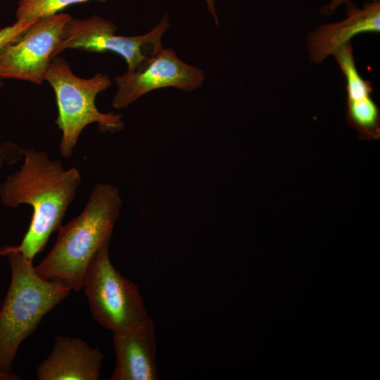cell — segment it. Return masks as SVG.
Returning <instances> with one entry per match:
<instances>
[{"instance_id":"cell-1","label":"cell","mask_w":380,"mask_h":380,"mask_svg":"<svg viewBox=\"0 0 380 380\" xmlns=\"http://www.w3.org/2000/svg\"><path fill=\"white\" fill-rule=\"evenodd\" d=\"M20 169L0 184V200L10 208L21 204L33 209L31 221L20 245L9 246L33 261L53 232L58 230L82 182L76 167L65 170L60 160L44 151L23 149Z\"/></svg>"},{"instance_id":"cell-2","label":"cell","mask_w":380,"mask_h":380,"mask_svg":"<svg viewBox=\"0 0 380 380\" xmlns=\"http://www.w3.org/2000/svg\"><path fill=\"white\" fill-rule=\"evenodd\" d=\"M122 200L118 188L97 184L82 212L65 226L44 260L34 266L36 273L47 281L60 282L80 291L89 265L106 241L120 217Z\"/></svg>"},{"instance_id":"cell-3","label":"cell","mask_w":380,"mask_h":380,"mask_svg":"<svg viewBox=\"0 0 380 380\" xmlns=\"http://www.w3.org/2000/svg\"><path fill=\"white\" fill-rule=\"evenodd\" d=\"M0 255L7 257L11 272L0 308V370L13 373L21 343L72 290L60 282L40 277L32 260L8 246L0 248Z\"/></svg>"},{"instance_id":"cell-4","label":"cell","mask_w":380,"mask_h":380,"mask_svg":"<svg viewBox=\"0 0 380 380\" xmlns=\"http://www.w3.org/2000/svg\"><path fill=\"white\" fill-rule=\"evenodd\" d=\"M45 80L56 96V124L62 132L58 148L63 157L72 156L81 132L91 123H96L103 133H114L123 129L125 123L121 115L101 113L95 104L96 96L112 84L107 75L98 72L89 79L80 78L72 72L65 59L56 56L51 61Z\"/></svg>"},{"instance_id":"cell-5","label":"cell","mask_w":380,"mask_h":380,"mask_svg":"<svg viewBox=\"0 0 380 380\" xmlns=\"http://www.w3.org/2000/svg\"><path fill=\"white\" fill-rule=\"evenodd\" d=\"M110 241L99 249L83 288L94 319L113 333L141 328L150 319L137 286L121 274L109 256Z\"/></svg>"},{"instance_id":"cell-6","label":"cell","mask_w":380,"mask_h":380,"mask_svg":"<svg viewBox=\"0 0 380 380\" xmlns=\"http://www.w3.org/2000/svg\"><path fill=\"white\" fill-rule=\"evenodd\" d=\"M169 27L168 15L165 14L147 33L125 37L115 34L116 25L98 15L86 19H77L70 15L53 58L67 49L93 52L111 51L124 58L127 71H134L151 56L144 52L145 48L155 51L163 47L161 39Z\"/></svg>"},{"instance_id":"cell-7","label":"cell","mask_w":380,"mask_h":380,"mask_svg":"<svg viewBox=\"0 0 380 380\" xmlns=\"http://www.w3.org/2000/svg\"><path fill=\"white\" fill-rule=\"evenodd\" d=\"M70 15L56 13L39 18L15 42L0 49V79L40 85Z\"/></svg>"},{"instance_id":"cell-8","label":"cell","mask_w":380,"mask_h":380,"mask_svg":"<svg viewBox=\"0 0 380 380\" xmlns=\"http://www.w3.org/2000/svg\"><path fill=\"white\" fill-rule=\"evenodd\" d=\"M205 77L203 70L182 61L172 48L161 47L137 70L115 77L118 90L111 105L116 109L127 108L142 96L160 88L191 91L201 87Z\"/></svg>"},{"instance_id":"cell-9","label":"cell","mask_w":380,"mask_h":380,"mask_svg":"<svg viewBox=\"0 0 380 380\" xmlns=\"http://www.w3.org/2000/svg\"><path fill=\"white\" fill-rule=\"evenodd\" d=\"M333 56L346 80L348 125L356 130L361 140H379L380 109L372 98V83L362 78L357 69L351 42L337 49Z\"/></svg>"},{"instance_id":"cell-10","label":"cell","mask_w":380,"mask_h":380,"mask_svg":"<svg viewBox=\"0 0 380 380\" xmlns=\"http://www.w3.org/2000/svg\"><path fill=\"white\" fill-rule=\"evenodd\" d=\"M103 354L80 338L56 336L53 348L36 369L39 380H99Z\"/></svg>"},{"instance_id":"cell-11","label":"cell","mask_w":380,"mask_h":380,"mask_svg":"<svg viewBox=\"0 0 380 380\" xmlns=\"http://www.w3.org/2000/svg\"><path fill=\"white\" fill-rule=\"evenodd\" d=\"M347 18L339 22L323 24L306 36L309 60L319 64L355 36L380 32V1H371L347 13Z\"/></svg>"},{"instance_id":"cell-12","label":"cell","mask_w":380,"mask_h":380,"mask_svg":"<svg viewBox=\"0 0 380 380\" xmlns=\"http://www.w3.org/2000/svg\"><path fill=\"white\" fill-rule=\"evenodd\" d=\"M115 367L110 380L158 379L155 326L150 318L138 329L113 333Z\"/></svg>"},{"instance_id":"cell-13","label":"cell","mask_w":380,"mask_h":380,"mask_svg":"<svg viewBox=\"0 0 380 380\" xmlns=\"http://www.w3.org/2000/svg\"><path fill=\"white\" fill-rule=\"evenodd\" d=\"M92 0H19L15 11L17 20H31L58 13L69 6ZM106 2L108 0H95Z\"/></svg>"},{"instance_id":"cell-14","label":"cell","mask_w":380,"mask_h":380,"mask_svg":"<svg viewBox=\"0 0 380 380\" xmlns=\"http://www.w3.org/2000/svg\"><path fill=\"white\" fill-rule=\"evenodd\" d=\"M38 19L17 20L11 25L0 30V49L8 44L18 40ZM3 87L0 79V88Z\"/></svg>"},{"instance_id":"cell-15","label":"cell","mask_w":380,"mask_h":380,"mask_svg":"<svg viewBox=\"0 0 380 380\" xmlns=\"http://www.w3.org/2000/svg\"><path fill=\"white\" fill-rule=\"evenodd\" d=\"M23 156V148L15 143L0 144V167L4 164L11 165Z\"/></svg>"},{"instance_id":"cell-16","label":"cell","mask_w":380,"mask_h":380,"mask_svg":"<svg viewBox=\"0 0 380 380\" xmlns=\"http://www.w3.org/2000/svg\"><path fill=\"white\" fill-rule=\"evenodd\" d=\"M341 4L346 5V11L351 10L356 6L353 2H350V0H331L329 4L324 5L320 8V12L322 15H330L335 12L337 7Z\"/></svg>"},{"instance_id":"cell-17","label":"cell","mask_w":380,"mask_h":380,"mask_svg":"<svg viewBox=\"0 0 380 380\" xmlns=\"http://www.w3.org/2000/svg\"><path fill=\"white\" fill-rule=\"evenodd\" d=\"M204 1H205V4H206L208 11H209V13L213 16L216 25L218 26L219 25V19H218L217 13V11H216V6H215V0H204Z\"/></svg>"},{"instance_id":"cell-18","label":"cell","mask_w":380,"mask_h":380,"mask_svg":"<svg viewBox=\"0 0 380 380\" xmlns=\"http://www.w3.org/2000/svg\"><path fill=\"white\" fill-rule=\"evenodd\" d=\"M1 300L0 296V308L1 305ZM20 376L15 373H6L0 370V380H19Z\"/></svg>"},{"instance_id":"cell-19","label":"cell","mask_w":380,"mask_h":380,"mask_svg":"<svg viewBox=\"0 0 380 380\" xmlns=\"http://www.w3.org/2000/svg\"><path fill=\"white\" fill-rule=\"evenodd\" d=\"M372 1H379L380 0H372Z\"/></svg>"}]
</instances>
